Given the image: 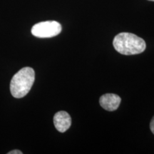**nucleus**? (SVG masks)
<instances>
[{
	"label": "nucleus",
	"mask_w": 154,
	"mask_h": 154,
	"mask_svg": "<svg viewBox=\"0 0 154 154\" xmlns=\"http://www.w3.org/2000/svg\"><path fill=\"white\" fill-rule=\"evenodd\" d=\"M149 1H151V2H154V0H149Z\"/></svg>",
	"instance_id": "6e6552de"
},
{
	"label": "nucleus",
	"mask_w": 154,
	"mask_h": 154,
	"mask_svg": "<svg viewBox=\"0 0 154 154\" xmlns=\"http://www.w3.org/2000/svg\"><path fill=\"white\" fill-rule=\"evenodd\" d=\"M61 29L59 22L47 21L34 24L32 28V34L38 38H51L60 34Z\"/></svg>",
	"instance_id": "7ed1b4c3"
},
{
	"label": "nucleus",
	"mask_w": 154,
	"mask_h": 154,
	"mask_svg": "<svg viewBox=\"0 0 154 154\" xmlns=\"http://www.w3.org/2000/svg\"><path fill=\"white\" fill-rule=\"evenodd\" d=\"M150 129H151V132L154 134V116L153 119H151V123H150Z\"/></svg>",
	"instance_id": "423d86ee"
},
{
	"label": "nucleus",
	"mask_w": 154,
	"mask_h": 154,
	"mask_svg": "<svg viewBox=\"0 0 154 154\" xmlns=\"http://www.w3.org/2000/svg\"><path fill=\"white\" fill-rule=\"evenodd\" d=\"M54 124L58 131L64 133L72 125V118L66 111H59L54 116Z\"/></svg>",
	"instance_id": "39448f33"
},
{
	"label": "nucleus",
	"mask_w": 154,
	"mask_h": 154,
	"mask_svg": "<svg viewBox=\"0 0 154 154\" xmlns=\"http://www.w3.org/2000/svg\"><path fill=\"white\" fill-rule=\"evenodd\" d=\"M35 80V72L31 67H24L12 77L10 91L14 98L20 99L27 94Z\"/></svg>",
	"instance_id": "f03ea898"
},
{
	"label": "nucleus",
	"mask_w": 154,
	"mask_h": 154,
	"mask_svg": "<svg viewBox=\"0 0 154 154\" xmlns=\"http://www.w3.org/2000/svg\"><path fill=\"white\" fill-rule=\"evenodd\" d=\"M121 99L119 96L114 94H106L99 99V103L103 109L109 111H116L120 105Z\"/></svg>",
	"instance_id": "20e7f679"
},
{
	"label": "nucleus",
	"mask_w": 154,
	"mask_h": 154,
	"mask_svg": "<svg viewBox=\"0 0 154 154\" xmlns=\"http://www.w3.org/2000/svg\"><path fill=\"white\" fill-rule=\"evenodd\" d=\"M8 154H22V152L19 151V150H14V151L9 152Z\"/></svg>",
	"instance_id": "0eeeda50"
},
{
	"label": "nucleus",
	"mask_w": 154,
	"mask_h": 154,
	"mask_svg": "<svg viewBox=\"0 0 154 154\" xmlns=\"http://www.w3.org/2000/svg\"><path fill=\"white\" fill-rule=\"evenodd\" d=\"M113 45L118 52L124 55H135L143 52L146 48L143 38L136 34L122 32L113 38Z\"/></svg>",
	"instance_id": "f257e3e1"
}]
</instances>
